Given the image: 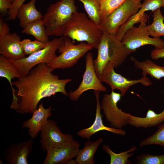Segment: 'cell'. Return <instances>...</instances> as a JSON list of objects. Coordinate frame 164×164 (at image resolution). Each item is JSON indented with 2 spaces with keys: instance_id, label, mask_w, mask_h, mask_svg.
I'll return each instance as SVG.
<instances>
[{
  "instance_id": "obj_1",
  "label": "cell",
  "mask_w": 164,
  "mask_h": 164,
  "mask_svg": "<svg viewBox=\"0 0 164 164\" xmlns=\"http://www.w3.org/2000/svg\"><path fill=\"white\" fill-rule=\"evenodd\" d=\"M72 80L60 79L58 75L52 73L47 64H38L26 75L12 82L17 89L18 105L16 111L22 114H32L43 98L58 93L68 96L66 86Z\"/></svg>"
},
{
  "instance_id": "obj_2",
  "label": "cell",
  "mask_w": 164,
  "mask_h": 164,
  "mask_svg": "<svg viewBox=\"0 0 164 164\" xmlns=\"http://www.w3.org/2000/svg\"><path fill=\"white\" fill-rule=\"evenodd\" d=\"M97 49V56L94 60V64L98 77L108 69L121 65L131 53L115 35L105 32Z\"/></svg>"
},
{
  "instance_id": "obj_3",
  "label": "cell",
  "mask_w": 164,
  "mask_h": 164,
  "mask_svg": "<svg viewBox=\"0 0 164 164\" xmlns=\"http://www.w3.org/2000/svg\"><path fill=\"white\" fill-rule=\"evenodd\" d=\"M103 33L99 26L85 14L77 11L73 14L63 36L74 43L75 41L85 42L97 49Z\"/></svg>"
},
{
  "instance_id": "obj_4",
  "label": "cell",
  "mask_w": 164,
  "mask_h": 164,
  "mask_svg": "<svg viewBox=\"0 0 164 164\" xmlns=\"http://www.w3.org/2000/svg\"><path fill=\"white\" fill-rule=\"evenodd\" d=\"M77 9L74 0H60L50 5L42 19L48 36H63Z\"/></svg>"
},
{
  "instance_id": "obj_5",
  "label": "cell",
  "mask_w": 164,
  "mask_h": 164,
  "mask_svg": "<svg viewBox=\"0 0 164 164\" xmlns=\"http://www.w3.org/2000/svg\"><path fill=\"white\" fill-rule=\"evenodd\" d=\"M63 37L54 38L46 43L45 47L27 57L19 60L8 59L17 69L22 77L26 75L29 71L40 63L48 65L57 57L56 52L62 43Z\"/></svg>"
},
{
  "instance_id": "obj_6",
  "label": "cell",
  "mask_w": 164,
  "mask_h": 164,
  "mask_svg": "<svg viewBox=\"0 0 164 164\" xmlns=\"http://www.w3.org/2000/svg\"><path fill=\"white\" fill-rule=\"evenodd\" d=\"M62 44L58 50L60 54L48 65L51 71L56 69H64L74 66L78 60L93 47L91 45L81 42L75 44L70 39L63 36Z\"/></svg>"
},
{
  "instance_id": "obj_7",
  "label": "cell",
  "mask_w": 164,
  "mask_h": 164,
  "mask_svg": "<svg viewBox=\"0 0 164 164\" xmlns=\"http://www.w3.org/2000/svg\"><path fill=\"white\" fill-rule=\"evenodd\" d=\"M142 4L140 1L125 0L100 23V27L103 32L116 35L119 28L138 12Z\"/></svg>"
},
{
  "instance_id": "obj_8",
  "label": "cell",
  "mask_w": 164,
  "mask_h": 164,
  "mask_svg": "<svg viewBox=\"0 0 164 164\" xmlns=\"http://www.w3.org/2000/svg\"><path fill=\"white\" fill-rule=\"evenodd\" d=\"M147 21V16L138 27L133 26L125 32L122 37V43L131 53L136 51L137 49L146 45L153 46L158 49L164 48V41L160 38L149 37L146 23Z\"/></svg>"
},
{
  "instance_id": "obj_9",
  "label": "cell",
  "mask_w": 164,
  "mask_h": 164,
  "mask_svg": "<svg viewBox=\"0 0 164 164\" xmlns=\"http://www.w3.org/2000/svg\"><path fill=\"white\" fill-rule=\"evenodd\" d=\"M121 97L120 93L111 90L110 94L104 96L101 104L105 117L111 127L119 129L128 124L131 115L122 111L118 107L117 103Z\"/></svg>"
},
{
  "instance_id": "obj_10",
  "label": "cell",
  "mask_w": 164,
  "mask_h": 164,
  "mask_svg": "<svg viewBox=\"0 0 164 164\" xmlns=\"http://www.w3.org/2000/svg\"><path fill=\"white\" fill-rule=\"evenodd\" d=\"M85 62V69L81 83L76 90L70 91L68 93L70 99L73 101H77L84 92L89 90L101 92H105L107 90L96 73L93 56L91 52L87 53Z\"/></svg>"
},
{
  "instance_id": "obj_11",
  "label": "cell",
  "mask_w": 164,
  "mask_h": 164,
  "mask_svg": "<svg viewBox=\"0 0 164 164\" xmlns=\"http://www.w3.org/2000/svg\"><path fill=\"white\" fill-rule=\"evenodd\" d=\"M114 69L112 68L106 71L99 78L101 82L109 85L111 90H119L121 97L125 95L131 86L136 84L141 83L145 86L152 84L147 77H142L138 80H130L116 72Z\"/></svg>"
},
{
  "instance_id": "obj_12",
  "label": "cell",
  "mask_w": 164,
  "mask_h": 164,
  "mask_svg": "<svg viewBox=\"0 0 164 164\" xmlns=\"http://www.w3.org/2000/svg\"><path fill=\"white\" fill-rule=\"evenodd\" d=\"M40 142L43 151L59 146L73 140L72 135L62 133L56 122L48 119L40 132Z\"/></svg>"
},
{
  "instance_id": "obj_13",
  "label": "cell",
  "mask_w": 164,
  "mask_h": 164,
  "mask_svg": "<svg viewBox=\"0 0 164 164\" xmlns=\"http://www.w3.org/2000/svg\"><path fill=\"white\" fill-rule=\"evenodd\" d=\"M80 145L73 140L63 145L50 148L43 164H69L77 155Z\"/></svg>"
},
{
  "instance_id": "obj_14",
  "label": "cell",
  "mask_w": 164,
  "mask_h": 164,
  "mask_svg": "<svg viewBox=\"0 0 164 164\" xmlns=\"http://www.w3.org/2000/svg\"><path fill=\"white\" fill-rule=\"evenodd\" d=\"M96 101L95 120L90 127L81 129L77 132V135L83 138L89 140L90 138L96 133L102 130H106L113 134L125 135L126 132L123 129H117L112 127H108L104 125L103 122V116L101 113V105L99 101L100 92L94 91Z\"/></svg>"
},
{
  "instance_id": "obj_15",
  "label": "cell",
  "mask_w": 164,
  "mask_h": 164,
  "mask_svg": "<svg viewBox=\"0 0 164 164\" xmlns=\"http://www.w3.org/2000/svg\"><path fill=\"white\" fill-rule=\"evenodd\" d=\"M52 110L51 106L45 108L42 102L32 114L31 117L22 123V127L28 128L29 135L31 138H35L41 132L48 118L51 115Z\"/></svg>"
},
{
  "instance_id": "obj_16",
  "label": "cell",
  "mask_w": 164,
  "mask_h": 164,
  "mask_svg": "<svg viewBox=\"0 0 164 164\" xmlns=\"http://www.w3.org/2000/svg\"><path fill=\"white\" fill-rule=\"evenodd\" d=\"M33 139L12 144L4 153V159L8 164H28L27 158L33 146Z\"/></svg>"
},
{
  "instance_id": "obj_17",
  "label": "cell",
  "mask_w": 164,
  "mask_h": 164,
  "mask_svg": "<svg viewBox=\"0 0 164 164\" xmlns=\"http://www.w3.org/2000/svg\"><path fill=\"white\" fill-rule=\"evenodd\" d=\"M162 7H164V0H145L138 12L118 29L115 35L117 38L121 41L124 34L128 29L134 26L135 24L141 22L147 16L145 13V12H154Z\"/></svg>"
},
{
  "instance_id": "obj_18",
  "label": "cell",
  "mask_w": 164,
  "mask_h": 164,
  "mask_svg": "<svg viewBox=\"0 0 164 164\" xmlns=\"http://www.w3.org/2000/svg\"><path fill=\"white\" fill-rule=\"evenodd\" d=\"M20 36L15 32L9 33L0 39V54L13 60L24 58L26 55L20 44Z\"/></svg>"
},
{
  "instance_id": "obj_19",
  "label": "cell",
  "mask_w": 164,
  "mask_h": 164,
  "mask_svg": "<svg viewBox=\"0 0 164 164\" xmlns=\"http://www.w3.org/2000/svg\"><path fill=\"white\" fill-rule=\"evenodd\" d=\"M0 77L6 78L9 82L12 91V101L11 106L12 107H16L18 104V99L11 80L12 79L18 78L22 76L17 69L9 59L1 55L0 56Z\"/></svg>"
},
{
  "instance_id": "obj_20",
  "label": "cell",
  "mask_w": 164,
  "mask_h": 164,
  "mask_svg": "<svg viewBox=\"0 0 164 164\" xmlns=\"http://www.w3.org/2000/svg\"><path fill=\"white\" fill-rule=\"evenodd\" d=\"M36 1L30 0L28 3L23 4L18 11L17 17L20 26L23 29L29 24L43 19L42 14L36 7Z\"/></svg>"
},
{
  "instance_id": "obj_21",
  "label": "cell",
  "mask_w": 164,
  "mask_h": 164,
  "mask_svg": "<svg viewBox=\"0 0 164 164\" xmlns=\"http://www.w3.org/2000/svg\"><path fill=\"white\" fill-rule=\"evenodd\" d=\"M164 121V109L159 114L151 110H149L145 117H140L131 115L128 124L136 128H145L159 125Z\"/></svg>"
},
{
  "instance_id": "obj_22",
  "label": "cell",
  "mask_w": 164,
  "mask_h": 164,
  "mask_svg": "<svg viewBox=\"0 0 164 164\" xmlns=\"http://www.w3.org/2000/svg\"><path fill=\"white\" fill-rule=\"evenodd\" d=\"M103 139L99 138L97 140H90L85 142L84 148L79 149L75 161L76 164H94V156L99 145L102 143Z\"/></svg>"
},
{
  "instance_id": "obj_23",
  "label": "cell",
  "mask_w": 164,
  "mask_h": 164,
  "mask_svg": "<svg viewBox=\"0 0 164 164\" xmlns=\"http://www.w3.org/2000/svg\"><path fill=\"white\" fill-rule=\"evenodd\" d=\"M130 59L136 67L142 70V77H146L149 74L157 80L164 77V66H159L149 59L140 61L132 56Z\"/></svg>"
},
{
  "instance_id": "obj_24",
  "label": "cell",
  "mask_w": 164,
  "mask_h": 164,
  "mask_svg": "<svg viewBox=\"0 0 164 164\" xmlns=\"http://www.w3.org/2000/svg\"><path fill=\"white\" fill-rule=\"evenodd\" d=\"M22 32L32 36L36 39L45 43L49 41L42 19L29 24L23 29Z\"/></svg>"
},
{
  "instance_id": "obj_25",
  "label": "cell",
  "mask_w": 164,
  "mask_h": 164,
  "mask_svg": "<svg viewBox=\"0 0 164 164\" xmlns=\"http://www.w3.org/2000/svg\"><path fill=\"white\" fill-rule=\"evenodd\" d=\"M153 12V22L151 24L147 26V30L149 36L154 38H159L164 36V17L160 9Z\"/></svg>"
},
{
  "instance_id": "obj_26",
  "label": "cell",
  "mask_w": 164,
  "mask_h": 164,
  "mask_svg": "<svg viewBox=\"0 0 164 164\" xmlns=\"http://www.w3.org/2000/svg\"><path fill=\"white\" fill-rule=\"evenodd\" d=\"M102 149L108 154L110 157V164H130L131 162L128 158L133 156L132 152L137 149L135 146H133L129 150L120 153H117L113 152L110 147L106 145H104Z\"/></svg>"
},
{
  "instance_id": "obj_27",
  "label": "cell",
  "mask_w": 164,
  "mask_h": 164,
  "mask_svg": "<svg viewBox=\"0 0 164 164\" xmlns=\"http://www.w3.org/2000/svg\"><path fill=\"white\" fill-rule=\"evenodd\" d=\"M83 4L88 17L99 25L100 18V0H77Z\"/></svg>"
},
{
  "instance_id": "obj_28",
  "label": "cell",
  "mask_w": 164,
  "mask_h": 164,
  "mask_svg": "<svg viewBox=\"0 0 164 164\" xmlns=\"http://www.w3.org/2000/svg\"><path fill=\"white\" fill-rule=\"evenodd\" d=\"M151 145H159L164 148V123L159 125L154 133L141 141L139 144L140 147Z\"/></svg>"
},
{
  "instance_id": "obj_29",
  "label": "cell",
  "mask_w": 164,
  "mask_h": 164,
  "mask_svg": "<svg viewBox=\"0 0 164 164\" xmlns=\"http://www.w3.org/2000/svg\"><path fill=\"white\" fill-rule=\"evenodd\" d=\"M125 0H100L101 22Z\"/></svg>"
},
{
  "instance_id": "obj_30",
  "label": "cell",
  "mask_w": 164,
  "mask_h": 164,
  "mask_svg": "<svg viewBox=\"0 0 164 164\" xmlns=\"http://www.w3.org/2000/svg\"><path fill=\"white\" fill-rule=\"evenodd\" d=\"M46 43L36 39L31 41L29 39H25L20 41L24 53L28 55L44 48Z\"/></svg>"
},
{
  "instance_id": "obj_31",
  "label": "cell",
  "mask_w": 164,
  "mask_h": 164,
  "mask_svg": "<svg viewBox=\"0 0 164 164\" xmlns=\"http://www.w3.org/2000/svg\"><path fill=\"white\" fill-rule=\"evenodd\" d=\"M136 164H164V154L152 155L143 154L136 157Z\"/></svg>"
},
{
  "instance_id": "obj_32",
  "label": "cell",
  "mask_w": 164,
  "mask_h": 164,
  "mask_svg": "<svg viewBox=\"0 0 164 164\" xmlns=\"http://www.w3.org/2000/svg\"><path fill=\"white\" fill-rule=\"evenodd\" d=\"M26 0H15L12 3L8 11L9 17L8 20H13L15 19L17 16L18 11L24 4Z\"/></svg>"
},
{
  "instance_id": "obj_33",
  "label": "cell",
  "mask_w": 164,
  "mask_h": 164,
  "mask_svg": "<svg viewBox=\"0 0 164 164\" xmlns=\"http://www.w3.org/2000/svg\"><path fill=\"white\" fill-rule=\"evenodd\" d=\"M9 26L2 17L0 18V39L9 34Z\"/></svg>"
},
{
  "instance_id": "obj_34",
  "label": "cell",
  "mask_w": 164,
  "mask_h": 164,
  "mask_svg": "<svg viewBox=\"0 0 164 164\" xmlns=\"http://www.w3.org/2000/svg\"><path fill=\"white\" fill-rule=\"evenodd\" d=\"M150 55L151 58L154 60L164 58V48L160 49H154L151 51Z\"/></svg>"
},
{
  "instance_id": "obj_35",
  "label": "cell",
  "mask_w": 164,
  "mask_h": 164,
  "mask_svg": "<svg viewBox=\"0 0 164 164\" xmlns=\"http://www.w3.org/2000/svg\"><path fill=\"white\" fill-rule=\"evenodd\" d=\"M12 4L9 0H0V12L1 14L6 13L8 10L10 8Z\"/></svg>"
},
{
  "instance_id": "obj_36",
  "label": "cell",
  "mask_w": 164,
  "mask_h": 164,
  "mask_svg": "<svg viewBox=\"0 0 164 164\" xmlns=\"http://www.w3.org/2000/svg\"><path fill=\"white\" fill-rule=\"evenodd\" d=\"M9 1L12 4L13 3V2L15 1V0H9Z\"/></svg>"
},
{
  "instance_id": "obj_37",
  "label": "cell",
  "mask_w": 164,
  "mask_h": 164,
  "mask_svg": "<svg viewBox=\"0 0 164 164\" xmlns=\"http://www.w3.org/2000/svg\"><path fill=\"white\" fill-rule=\"evenodd\" d=\"M0 164H3V162L2 161V160H1L0 159Z\"/></svg>"
},
{
  "instance_id": "obj_38",
  "label": "cell",
  "mask_w": 164,
  "mask_h": 164,
  "mask_svg": "<svg viewBox=\"0 0 164 164\" xmlns=\"http://www.w3.org/2000/svg\"><path fill=\"white\" fill-rule=\"evenodd\" d=\"M135 0L138 1H141V0Z\"/></svg>"
}]
</instances>
